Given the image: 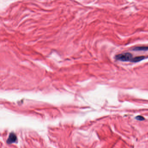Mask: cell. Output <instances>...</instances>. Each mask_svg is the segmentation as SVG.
Segmentation results:
<instances>
[{
  "mask_svg": "<svg viewBox=\"0 0 148 148\" xmlns=\"http://www.w3.org/2000/svg\"><path fill=\"white\" fill-rule=\"evenodd\" d=\"M136 119L139 120H144V118H143V116H137L136 117Z\"/></svg>",
  "mask_w": 148,
  "mask_h": 148,
  "instance_id": "5b68a950",
  "label": "cell"
},
{
  "mask_svg": "<svg viewBox=\"0 0 148 148\" xmlns=\"http://www.w3.org/2000/svg\"><path fill=\"white\" fill-rule=\"evenodd\" d=\"M133 58V55L129 52L120 54L115 56V59L116 60L122 62H131Z\"/></svg>",
  "mask_w": 148,
  "mask_h": 148,
  "instance_id": "6da1fadb",
  "label": "cell"
},
{
  "mask_svg": "<svg viewBox=\"0 0 148 148\" xmlns=\"http://www.w3.org/2000/svg\"><path fill=\"white\" fill-rule=\"evenodd\" d=\"M17 136L14 133H11L9 136V137L7 140V142L8 144H11L17 141Z\"/></svg>",
  "mask_w": 148,
  "mask_h": 148,
  "instance_id": "7a4b0ae2",
  "label": "cell"
},
{
  "mask_svg": "<svg viewBox=\"0 0 148 148\" xmlns=\"http://www.w3.org/2000/svg\"><path fill=\"white\" fill-rule=\"evenodd\" d=\"M145 58V56H137L134 58H133L132 61V62H139L141 61L142 60H143Z\"/></svg>",
  "mask_w": 148,
  "mask_h": 148,
  "instance_id": "3957f363",
  "label": "cell"
},
{
  "mask_svg": "<svg viewBox=\"0 0 148 148\" xmlns=\"http://www.w3.org/2000/svg\"><path fill=\"white\" fill-rule=\"evenodd\" d=\"M134 51H147L148 50V46H138L133 49Z\"/></svg>",
  "mask_w": 148,
  "mask_h": 148,
  "instance_id": "277c9868",
  "label": "cell"
}]
</instances>
